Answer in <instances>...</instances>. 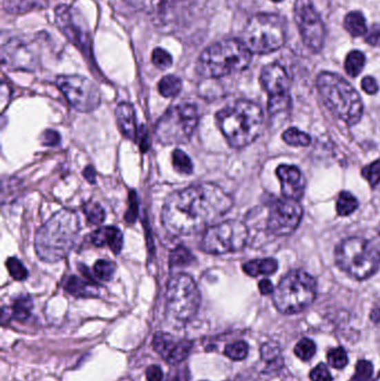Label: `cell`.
Segmentation results:
<instances>
[{
	"label": "cell",
	"mask_w": 380,
	"mask_h": 381,
	"mask_svg": "<svg viewBox=\"0 0 380 381\" xmlns=\"http://www.w3.org/2000/svg\"><path fill=\"white\" fill-rule=\"evenodd\" d=\"M32 306L34 305H32V300L30 296H21L12 305L10 313L17 320H27L32 313Z\"/></svg>",
	"instance_id": "30"
},
{
	"label": "cell",
	"mask_w": 380,
	"mask_h": 381,
	"mask_svg": "<svg viewBox=\"0 0 380 381\" xmlns=\"http://www.w3.org/2000/svg\"><path fill=\"white\" fill-rule=\"evenodd\" d=\"M293 15L302 41L310 52H319L325 44L326 27L311 0H296Z\"/></svg>",
	"instance_id": "13"
},
{
	"label": "cell",
	"mask_w": 380,
	"mask_h": 381,
	"mask_svg": "<svg viewBox=\"0 0 380 381\" xmlns=\"http://www.w3.org/2000/svg\"><path fill=\"white\" fill-rule=\"evenodd\" d=\"M217 122L230 145L242 149L260 136L264 117L258 104L238 101L217 114Z\"/></svg>",
	"instance_id": "3"
},
{
	"label": "cell",
	"mask_w": 380,
	"mask_h": 381,
	"mask_svg": "<svg viewBox=\"0 0 380 381\" xmlns=\"http://www.w3.org/2000/svg\"><path fill=\"white\" fill-rule=\"evenodd\" d=\"M152 63H153L154 66H157V68L164 70L171 68L173 59H172L170 52L159 47V48H155L153 52H152Z\"/></svg>",
	"instance_id": "41"
},
{
	"label": "cell",
	"mask_w": 380,
	"mask_h": 381,
	"mask_svg": "<svg viewBox=\"0 0 380 381\" xmlns=\"http://www.w3.org/2000/svg\"><path fill=\"white\" fill-rule=\"evenodd\" d=\"M179 0H128L134 8L146 14H163Z\"/></svg>",
	"instance_id": "25"
},
{
	"label": "cell",
	"mask_w": 380,
	"mask_h": 381,
	"mask_svg": "<svg viewBox=\"0 0 380 381\" xmlns=\"http://www.w3.org/2000/svg\"><path fill=\"white\" fill-rule=\"evenodd\" d=\"M166 381H189V373L186 368H173L168 373Z\"/></svg>",
	"instance_id": "46"
},
{
	"label": "cell",
	"mask_w": 380,
	"mask_h": 381,
	"mask_svg": "<svg viewBox=\"0 0 380 381\" xmlns=\"http://www.w3.org/2000/svg\"><path fill=\"white\" fill-rule=\"evenodd\" d=\"M374 381H380V373L379 375H378L377 379H376V380Z\"/></svg>",
	"instance_id": "57"
},
{
	"label": "cell",
	"mask_w": 380,
	"mask_h": 381,
	"mask_svg": "<svg viewBox=\"0 0 380 381\" xmlns=\"http://www.w3.org/2000/svg\"><path fill=\"white\" fill-rule=\"evenodd\" d=\"M287 23L276 14L260 12L251 17L244 27L242 41L254 54H270L286 43Z\"/></svg>",
	"instance_id": "7"
},
{
	"label": "cell",
	"mask_w": 380,
	"mask_h": 381,
	"mask_svg": "<svg viewBox=\"0 0 380 381\" xmlns=\"http://www.w3.org/2000/svg\"><path fill=\"white\" fill-rule=\"evenodd\" d=\"M249 231L238 220L221 222L206 229L201 249L211 254H232L243 250L247 245Z\"/></svg>",
	"instance_id": "11"
},
{
	"label": "cell",
	"mask_w": 380,
	"mask_h": 381,
	"mask_svg": "<svg viewBox=\"0 0 380 381\" xmlns=\"http://www.w3.org/2000/svg\"><path fill=\"white\" fill-rule=\"evenodd\" d=\"M41 144L44 146H56L61 142V135L52 130H47L41 136Z\"/></svg>",
	"instance_id": "45"
},
{
	"label": "cell",
	"mask_w": 380,
	"mask_h": 381,
	"mask_svg": "<svg viewBox=\"0 0 380 381\" xmlns=\"http://www.w3.org/2000/svg\"><path fill=\"white\" fill-rule=\"evenodd\" d=\"M198 122L197 106L181 103L163 114L155 126V135L164 145H180L191 138Z\"/></svg>",
	"instance_id": "9"
},
{
	"label": "cell",
	"mask_w": 380,
	"mask_h": 381,
	"mask_svg": "<svg viewBox=\"0 0 380 381\" xmlns=\"http://www.w3.org/2000/svg\"><path fill=\"white\" fill-rule=\"evenodd\" d=\"M317 88L326 107L347 125L357 124L363 116V104L357 90L337 74L322 72Z\"/></svg>",
	"instance_id": "4"
},
{
	"label": "cell",
	"mask_w": 380,
	"mask_h": 381,
	"mask_svg": "<svg viewBox=\"0 0 380 381\" xmlns=\"http://www.w3.org/2000/svg\"><path fill=\"white\" fill-rule=\"evenodd\" d=\"M84 213L90 225H101L105 221V211L101 204L88 202L84 205Z\"/></svg>",
	"instance_id": "36"
},
{
	"label": "cell",
	"mask_w": 380,
	"mask_h": 381,
	"mask_svg": "<svg viewBox=\"0 0 380 381\" xmlns=\"http://www.w3.org/2000/svg\"><path fill=\"white\" fill-rule=\"evenodd\" d=\"M79 231V218L74 211L64 209L56 212L36 233L38 258L46 262L65 259L75 245Z\"/></svg>",
	"instance_id": "2"
},
{
	"label": "cell",
	"mask_w": 380,
	"mask_h": 381,
	"mask_svg": "<svg viewBox=\"0 0 380 381\" xmlns=\"http://www.w3.org/2000/svg\"><path fill=\"white\" fill-rule=\"evenodd\" d=\"M366 43L370 46L380 48V25H374L372 30L366 35Z\"/></svg>",
	"instance_id": "48"
},
{
	"label": "cell",
	"mask_w": 380,
	"mask_h": 381,
	"mask_svg": "<svg viewBox=\"0 0 380 381\" xmlns=\"http://www.w3.org/2000/svg\"><path fill=\"white\" fill-rule=\"evenodd\" d=\"M359 207V202L354 195L347 191L340 193L339 198L337 200V212L340 216H348L356 211Z\"/></svg>",
	"instance_id": "28"
},
{
	"label": "cell",
	"mask_w": 380,
	"mask_h": 381,
	"mask_svg": "<svg viewBox=\"0 0 380 381\" xmlns=\"http://www.w3.org/2000/svg\"><path fill=\"white\" fill-rule=\"evenodd\" d=\"M154 351L159 353L168 364H180L189 357L192 349V342L186 339L177 340L166 332H157L153 338Z\"/></svg>",
	"instance_id": "15"
},
{
	"label": "cell",
	"mask_w": 380,
	"mask_h": 381,
	"mask_svg": "<svg viewBox=\"0 0 380 381\" xmlns=\"http://www.w3.org/2000/svg\"><path fill=\"white\" fill-rule=\"evenodd\" d=\"M346 30L354 37H360L367 34V23L365 17L360 12H350L343 21Z\"/></svg>",
	"instance_id": "26"
},
{
	"label": "cell",
	"mask_w": 380,
	"mask_h": 381,
	"mask_svg": "<svg viewBox=\"0 0 380 381\" xmlns=\"http://www.w3.org/2000/svg\"><path fill=\"white\" fill-rule=\"evenodd\" d=\"M56 85L72 107L81 113L95 111L101 104V92L95 83L79 75H61Z\"/></svg>",
	"instance_id": "12"
},
{
	"label": "cell",
	"mask_w": 380,
	"mask_h": 381,
	"mask_svg": "<svg viewBox=\"0 0 380 381\" xmlns=\"http://www.w3.org/2000/svg\"><path fill=\"white\" fill-rule=\"evenodd\" d=\"M172 162H173V167L177 172L186 175L193 173V163H192L191 158L182 150L177 149L173 152Z\"/></svg>",
	"instance_id": "33"
},
{
	"label": "cell",
	"mask_w": 380,
	"mask_h": 381,
	"mask_svg": "<svg viewBox=\"0 0 380 381\" xmlns=\"http://www.w3.org/2000/svg\"><path fill=\"white\" fill-rule=\"evenodd\" d=\"M132 207L131 209L128 211V214H126V220L128 222L135 221L137 216V198L134 196V198H131Z\"/></svg>",
	"instance_id": "52"
},
{
	"label": "cell",
	"mask_w": 380,
	"mask_h": 381,
	"mask_svg": "<svg viewBox=\"0 0 380 381\" xmlns=\"http://www.w3.org/2000/svg\"><path fill=\"white\" fill-rule=\"evenodd\" d=\"M278 270V262L272 258L252 260L243 265V271L250 277L258 276H270Z\"/></svg>",
	"instance_id": "24"
},
{
	"label": "cell",
	"mask_w": 380,
	"mask_h": 381,
	"mask_svg": "<svg viewBox=\"0 0 380 381\" xmlns=\"http://www.w3.org/2000/svg\"><path fill=\"white\" fill-rule=\"evenodd\" d=\"M327 359H328L329 364L336 369H343L348 364V356L341 347L329 350Z\"/></svg>",
	"instance_id": "39"
},
{
	"label": "cell",
	"mask_w": 380,
	"mask_h": 381,
	"mask_svg": "<svg viewBox=\"0 0 380 381\" xmlns=\"http://www.w3.org/2000/svg\"><path fill=\"white\" fill-rule=\"evenodd\" d=\"M259 290L264 296H268V294H272L274 291L272 282L269 279H263L259 282Z\"/></svg>",
	"instance_id": "51"
},
{
	"label": "cell",
	"mask_w": 380,
	"mask_h": 381,
	"mask_svg": "<svg viewBox=\"0 0 380 381\" xmlns=\"http://www.w3.org/2000/svg\"><path fill=\"white\" fill-rule=\"evenodd\" d=\"M262 87L269 97H280L290 95V79L287 70L278 63L269 64L262 70L260 76Z\"/></svg>",
	"instance_id": "17"
},
{
	"label": "cell",
	"mask_w": 380,
	"mask_h": 381,
	"mask_svg": "<svg viewBox=\"0 0 380 381\" xmlns=\"http://www.w3.org/2000/svg\"><path fill=\"white\" fill-rule=\"evenodd\" d=\"M10 87L6 83H3L1 85V110H5L6 108V105L8 104L9 101H10Z\"/></svg>",
	"instance_id": "50"
},
{
	"label": "cell",
	"mask_w": 380,
	"mask_h": 381,
	"mask_svg": "<svg viewBox=\"0 0 380 381\" xmlns=\"http://www.w3.org/2000/svg\"><path fill=\"white\" fill-rule=\"evenodd\" d=\"M48 0H1L3 10L12 15H21L46 6Z\"/></svg>",
	"instance_id": "23"
},
{
	"label": "cell",
	"mask_w": 380,
	"mask_h": 381,
	"mask_svg": "<svg viewBox=\"0 0 380 381\" xmlns=\"http://www.w3.org/2000/svg\"><path fill=\"white\" fill-rule=\"evenodd\" d=\"M251 54L243 41L224 39L208 47L197 65V70L204 79H221L240 73L251 63Z\"/></svg>",
	"instance_id": "5"
},
{
	"label": "cell",
	"mask_w": 380,
	"mask_h": 381,
	"mask_svg": "<svg viewBox=\"0 0 380 381\" xmlns=\"http://www.w3.org/2000/svg\"><path fill=\"white\" fill-rule=\"evenodd\" d=\"M6 265L8 268L9 274L17 281H23L28 277V271L23 267V263L16 258H9L7 260Z\"/></svg>",
	"instance_id": "42"
},
{
	"label": "cell",
	"mask_w": 380,
	"mask_h": 381,
	"mask_svg": "<svg viewBox=\"0 0 380 381\" xmlns=\"http://www.w3.org/2000/svg\"><path fill=\"white\" fill-rule=\"evenodd\" d=\"M194 261V256L186 247H175L170 256L171 267H186V265H191Z\"/></svg>",
	"instance_id": "35"
},
{
	"label": "cell",
	"mask_w": 380,
	"mask_h": 381,
	"mask_svg": "<svg viewBox=\"0 0 380 381\" xmlns=\"http://www.w3.org/2000/svg\"><path fill=\"white\" fill-rule=\"evenodd\" d=\"M146 379H148V381H162V369L159 366L148 367L146 369Z\"/></svg>",
	"instance_id": "49"
},
{
	"label": "cell",
	"mask_w": 380,
	"mask_h": 381,
	"mask_svg": "<svg viewBox=\"0 0 380 381\" xmlns=\"http://www.w3.org/2000/svg\"><path fill=\"white\" fill-rule=\"evenodd\" d=\"M84 176L88 178V182H90V183H95L96 173L95 169H94L92 166H88V167L85 169Z\"/></svg>",
	"instance_id": "53"
},
{
	"label": "cell",
	"mask_w": 380,
	"mask_h": 381,
	"mask_svg": "<svg viewBox=\"0 0 380 381\" xmlns=\"http://www.w3.org/2000/svg\"><path fill=\"white\" fill-rule=\"evenodd\" d=\"M182 90V81L174 75L164 76L159 83V92L164 97H175Z\"/></svg>",
	"instance_id": "29"
},
{
	"label": "cell",
	"mask_w": 380,
	"mask_h": 381,
	"mask_svg": "<svg viewBox=\"0 0 380 381\" xmlns=\"http://www.w3.org/2000/svg\"><path fill=\"white\" fill-rule=\"evenodd\" d=\"M166 312L180 322H188L194 318L201 303L198 285L189 274H177L168 283Z\"/></svg>",
	"instance_id": "10"
},
{
	"label": "cell",
	"mask_w": 380,
	"mask_h": 381,
	"mask_svg": "<svg viewBox=\"0 0 380 381\" xmlns=\"http://www.w3.org/2000/svg\"><path fill=\"white\" fill-rule=\"evenodd\" d=\"M310 379L312 381H332V375L325 364H319L311 370Z\"/></svg>",
	"instance_id": "44"
},
{
	"label": "cell",
	"mask_w": 380,
	"mask_h": 381,
	"mask_svg": "<svg viewBox=\"0 0 380 381\" xmlns=\"http://www.w3.org/2000/svg\"><path fill=\"white\" fill-rule=\"evenodd\" d=\"M273 3H281L282 0H271Z\"/></svg>",
	"instance_id": "55"
},
{
	"label": "cell",
	"mask_w": 380,
	"mask_h": 381,
	"mask_svg": "<svg viewBox=\"0 0 380 381\" xmlns=\"http://www.w3.org/2000/svg\"><path fill=\"white\" fill-rule=\"evenodd\" d=\"M302 218V207L299 202L281 200L273 204L268 216V231L273 236H290L296 231Z\"/></svg>",
	"instance_id": "14"
},
{
	"label": "cell",
	"mask_w": 380,
	"mask_h": 381,
	"mask_svg": "<svg viewBox=\"0 0 380 381\" xmlns=\"http://www.w3.org/2000/svg\"><path fill=\"white\" fill-rule=\"evenodd\" d=\"M379 245L363 238L343 240L334 251L337 265L354 279H368L380 267Z\"/></svg>",
	"instance_id": "6"
},
{
	"label": "cell",
	"mask_w": 380,
	"mask_h": 381,
	"mask_svg": "<svg viewBox=\"0 0 380 381\" xmlns=\"http://www.w3.org/2000/svg\"><path fill=\"white\" fill-rule=\"evenodd\" d=\"M232 205V198L217 184L192 185L168 195L163 205V225L173 236H191L209 229Z\"/></svg>",
	"instance_id": "1"
},
{
	"label": "cell",
	"mask_w": 380,
	"mask_h": 381,
	"mask_svg": "<svg viewBox=\"0 0 380 381\" xmlns=\"http://www.w3.org/2000/svg\"><path fill=\"white\" fill-rule=\"evenodd\" d=\"M317 347L314 341L303 338L294 347V353L298 358L303 361L310 360L316 355Z\"/></svg>",
	"instance_id": "37"
},
{
	"label": "cell",
	"mask_w": 380,
	"mask_h": 381,
	"mask_svg": "<svg viewBox=\"0 0 380 381\" xmlns=\"http://www.w3.org/2000/svg\"><path fill=\"white\" fill-rule=\"evenodd\" d=\"M117 271V265L108 260H99L93 268L94 277L99 281H110Z\"/></svg>",
	"instance_id": "34"
},
{
	"label": "cell",
	"mask_w": 380,
	"mask_h": 381,
	"mask_svg": "<svg viewBox=\"0 0 380 381\" xmlns=\"http://www.w3.org/2000/svg\"><path fill=\"white\" fill-rule=\"evenodd\" d=\"M115 115L121 133L128 140H137V127L133 105L126 102L121 103L117 106Z\"/></svg>",
	"instance_id": "21"
},
{
	"label": "cell",
	"mask_w": 380,
	"mask_h": 381,
	"mask_svg": "<svg viewBox=\"0 0 380 381\" xmlns=\"http://www.w3.org/2000/svg\"><path fill=\"white\" fill-rule=\"evenodd\" d=\"M361 175L368 181L370 187H374L380 183V160L374 161L372 164L365 166Z\"/></svg>",
	"instance_id": "43"
},
{
	"label": "cell",
	"mask_w": 380,
	"mask_h": 381,
	"mask_svg": "<svg viewBox=\"0 0 380 381\" xmlns=\"http://www.w3.org/2000/svg\"><path fill=\"white\" fill-rule=\"evenodd\" d=\"M56 21L59 30L64 32L74 45L81 48V50L88 52L90 48V36L79 27L74 18L73 10L67 6H59L56 9Z\"/></svg>",
	"instance_id": "18"
},
{
	"label": "cell",
	"mask_w": 380,
	"mask_h": 381,
	"mask_svg": "<svg viewBox=\"0 0 380 381\" xmlns=\"http://www.w3.org/2000/svg\"><path fill=\"white\" fill-rule=\"evenodd\" d=\"M282 140L290 146H306L310 145L311 137L305 132H301L297 127H291L282 134Z\"/></svg>",
	"instance_id": "32"
},
{
	"label": "cell",
	"mask_w": 380,
	"mask_h": 381,
	"mask_svg": "<svg viewBox=\"0 0 380 381\" xmlns=\"http://www.w3.org/2000/svg\"><path fill=\"white\" fill-rule=\"evenodd\" d=\"M316 297L314 278L303 271H291L274 289L273 303L281 313H298L310 306Z\"/></svg>",
	"instance_id": "8"
},
{
	"label": "cell",
	"mask_w": 380,
	"mask_h": 381,
	"mask_svg": "<svg viewBox=\"0 0 380 381\" xmlns=\"http://www.w3.org/2000/svg\"><path fill=\"white\" fill-rule=\"evenodd\" d=\"M361 88H363V92L369 94V95L377 94L378 90H379L376 79L372 77V76H366V77H363V81H361Z\"/></svg>",
	"instance_id": "47"
},
{
	"label": "cell",
	"mask_w": 380,
	"mask_h": 381,
	"mask_svg": "<svg viewBox=\"0 0 380 381\" xmlns=\"http://www.w3.org/2000/svg\"><path fill=\"white\" fill-rule=\"evenodd\" d=\"M370 318H372V320L374 321V322H378V321H380V309H374L372 313H370Z\"/></svg>",
	"instance_id": "54"
},
{
	"label": "cell",
	"mask_w": 380,
	"mask_h": 381,
	"mask_svg": "<svg viewBox=\"0 0 380 381\" xmlns=\"http://www.w3.org/2000/svg\"><path fill=\"white\" fill-rule=\"evenodd\" d=\"M366 57L363 52L352 50L349 52L345 61V70L350 77H357L365 68Z\"/></svg>",
	"instance_id": "27"
},
{
	"label": "cell",
	"mask_w": 380,
	"mask_h": 381,
	"mask_svg": "<svg viewBox=\"0 0 380 381\" xmlns=\"http://www.w3.org/2000/svg\"><path fill=\"white\" fill-rule=\"evenodd\" d=\"M90 242L96 247L108 245L115 254H121L124 245L122 231L117 227H99L92 233Z\"/></svg>",
	"instance_id": "20"
},
{
	"label": "cell",
	"mask_w": 380,
	"mask_h": 381,
	"mask_svg": "<svg viewBox=\"0 0 380 381\" xmlns=\"http://www.w3.org/2000/svg\"><path fill=\"white\" fill-rule=\"evenodd\" d=\"M377 232H378V234H379L380 236V223L379 225H378V227H377Z\"/></svg>",
	"instance_id": "56"
},
{
	"label": "cell",
	"mask_w": 380,
	"mask_h": 381,
	"mask_svg": "<svg viewBox=\"0 0 380 381\" xmlns=\"http://www.w3.org/2000/svg\"><path fill=\"white\" fill-rule=\"evenodd\" d=\"M374 366L367 360H359L356 364L354 375L350 381H372Z\"/></svg>",
	"instance_id": "40"
},
{
	"label": "cell",
	"mask_w": 380,
	"mask_h": 381,
	"mask_svg": "<svg viewBox=\"0 0 380 381\" xmlns=\"http://www.w3.org/2000/svg\"><path fill=\"white\" fill-rule=\"evenodd\" d=\"M276 173L281 184L283 198L299 202L300 198L303 196L306 187L301 171L297 166L282 164L278 166Z\"/></svg>",
	"instance_id": "19"
},
{
	"label": "cell",
	"mask_w": 380,
	"mask_h": 381,
	"mask_svg": "<svg viewBox=\"0 0 380 381\" xmlns=\"http://www.w3.org/2000/svg\"><path fill=\"white\" fill-rule=\"evenodd\" d=\"M261 358L264 362H267L268 366L276 367L280 368L283 364L281 357V350L278 344L274 342H268L261 347Z\"/></svg>",
	"instance_id": "31"
},
{
	"label": "cell",
	"mask_w": 380,
	"mask_h": 381,
	"mask_svg": "<svg viewBox=\"0 0 380 381\" xmlns=\"http://www.w3.org/2000/svg\"><path fill=\"white\" fill-rule=\"evenodd\" d=\"M64 288L68 294L77 298H95L99 294V287L94 280H84L76 276L64 280Z\"/></svg>",
	"instance_id": "22"
},
{
	"label": "cell",
	"mask_w": 380,
	"mask_h": 381,
	"mask_svg": "<svg viewBox=\"0 0 380 381\" xmlns=\"http://www.w3.org/2000/svg\"><path fill=\"white\" fill-rule=\"evenodd\" d=\"M249 352V346L244 341H237L233 344H228L224 349V353L231 360L240 361L246 359Z\"/></svg>",
	"instance_id": "38"
},
{
	"label": "cell",
	"mask_w": 380,
	"mask_h": 381,
	"mask_svg": "<svg viewBox=\"0 0 380 381\" xmlns=\"http://www.w3.org/2000/svg\"><path fill=\"white\" fill-rule=\"evenodd\" d=\"M3 66L12 70H32L35 66V55L26 41L12 38L3 43L1 48Z\"/></svg>",
	"instance_id": "16"
}]
</instances>
